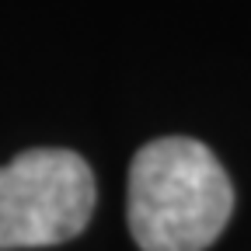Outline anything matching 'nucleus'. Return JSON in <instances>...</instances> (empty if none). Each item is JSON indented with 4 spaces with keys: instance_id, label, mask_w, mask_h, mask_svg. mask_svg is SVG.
<instances>
[{
    "instance_id": "nucleus-1",
    "label": "nucleus",
    "mask_w": 251,
    "mask_h": 251,
    "mask_svg": "<svg viewBox=\"0 0 251 251\" xmlns=\"http://www.w3.org/2000/svg\"><path fill=\"white\" fill-rule=\"evenodd\" d=\"M234 213L216 153L192 136H161L129 164V230L143 251H206Z\"/></svg>"
},
{
    "instance_id": "nucleus-2",
    "label": "nucleus",
    "mask_w": 251,
    "mask_h": 251,
    "mask_svg": "<svg viewBox=\"0 0 251 251\" xmlns=\"http://www.w3.org/2000/svg\"><path fill=\"white\" fill-rule=\"evenodd\" d=\"M94 171L74 150L39 147L0 168V251L77 237L94 213Z\"/></svg>"
}]
</instances>
